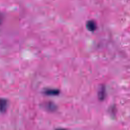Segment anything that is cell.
<instances>
[{
    "label": "cell",
    "mask_w": 130,
    "mask_h": 130,
    "mask_svg": "<svg viewBox=\"0 0 130 130\" xmlns=\"http://www.w3.org/2000/svg\"><path fill=\"white\" fill-rule=\"evenodd\" d=\"M86 26L87 29L90 31H93L95 30L97 28L96 23L93 20H90L86 22Z\"/></svg>",
    "instance_id": "cell-1"
},
{
    "label": "cell",
    "mask_w": 130,
    "mask_h": 130,
    "mask_svg": "<svg viewBox=\"0 0 130 130\" xmlns=\"http://www.w3.org/2000/svg\"><path fill=\"white\" fill-rule=\"evenodd\" d=\"M7 107V101L6 99L0 98V112L4 113L6 112Z\"/></svg>",
    "instance_id": "cell-2"
},
{
    "label": "cell",
    "mask_w": 130,
    "mask_h": 130,
    "mask_svg": "<svg viewBox=\"0 0 130 130\" xmlns=\"http://www.w3.org/2000/svg\"><path fill=\"white\" fill-rule=\"evenodd\" d=\"M44 93L48 95H57L59 93V91L55 89H48L45 90Z\"/></svg>",
    "instance_id": "cell-3"
},
{
    "label": "cell",
    "mask_w": 130,
    "mask_h": 130,
    "mask_svg": "<svg viewBox=\"0 0 130 130\" xmlns=\"http://www.w3.org/2000/svg\"><path fill=\"white\" fill-rule=\"evenodd\" d=\"M45 107L46 109L50 111H53L55 110L56 109V106L52 102H47L45 103Z\"/></svg>",
    "instance_id": "cell-4"
},
{
    "label": "cell",
    "mask_w": 130,
    "mask_h": 130,
    "mask_svg": "<svg viewBox=\"0 0 130 130\" xmlns=\"http://www.w3.org/2000/svg\"><path fill=\"white\" fill-rule=\"evenodd\" d=\"M105 87L103 86H102L101 87V88L100 89V90L99 91V97L100 98H103V95H105Z\"/></svg>",
    "instance_id": "cell-5"
},
{
    "label": "cell",
    "mask_w": 130,
    "mask_h": 130,
    "mask_svg": "<svg viewBox=\"0 0 130 130\" xmlns=\"http://www.w3.org/2000/svg\"><path fill=\"white\" fill-rule=\"evenodd\" d=\"M56 130H66L65 129H63V128H59V129H57Z\"/></svg>",
    "instance_id": "cell-6"
}]
</instances>
